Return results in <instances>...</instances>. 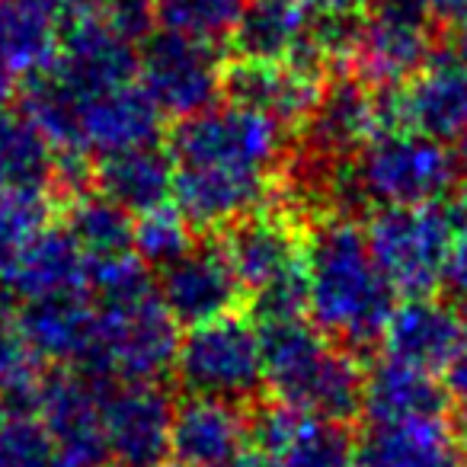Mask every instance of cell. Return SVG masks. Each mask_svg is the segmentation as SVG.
Listing matches in <instances>:
<instances>
[{
  "label": "cell",
  "instance_id": "obj_18",
  "mask_svg": "<svg viewBox=\"0 0 467 467\" xmlns=\"http://www.w3.org/2000/svg\"><path fill=\"white\" fill-rule=\"evenodd\" d=\"M161 109L150 103L141 84L103 93L90 103L78 106L71 119V148L67 154H122V150L157 144L161 135Z\"/></svg>",
  "mask_w": 467,
  "mask_h": 467
},
{
  "label": "cell",
  "instance_id": "obj_6",
  "mask_svg": "<svg viewBox=\"0 0 467 467\" xmlns=\"http://www.w3.org/2000/svg\"><path fill=\"white\" fill-rule=\"evenodd\" d=\"M186 397H208L224 403H254L266 388L260 327L247 314L212 320L186 330L173 365Z\"/></svg>",
  "mask_w": 467,
  "mask_h": 467
},
{
  "label": "cell",
  "instance_id": "obj_11",
  "mask_svg": "<svg viewBox=\"0 0 467 467\" xmlns=\"http://www.w3.org/2000/svg\"><path fill=\"white\" fill-rule=\"evenodd\" d=\"M234 58L327 65V14L311 0H250L231 36Z\"/></svg>",
  "mask_w": 467,
  "mask_h": 467
},
{
  "label": "cell",
  "instance_id": "obj_37",
  "mask_svg": "<svg viewBox=\"0 0 467 467\" xmlns=\"http://www.w3.org/2000/svg\"><path fill=\"white\" fill-rule=\"evenodd\" d=\"M422 14L432 23H441L445 29H464L467 26V0H416Z\"/></svg>",
  "mask_w": 467,
  "mask_h": 467
},
{
  "label": "cell",
  "instance_id": "obj_24",
  "mask_svg": "<svg viewBox=\"0 0 467 467\" xmlns=\"http://www.w3.org/2000/svg\"><path fill=\"white\" fill-rule=\"evenodd\" d=\"M358 467H464V448L445 416L368 426L358 439Z\"/></svg>",
  "mask_w": 467,
  "mask_h": 467
},
{
  "label": "cell",
  "instance_id": "obj_13",
  "mask_svg": "<svg viewBox=\"0 0 467 467\" xmlns=\"http://www.w3.org/2000/svg\"><path fill=\"white\" fill-rule=\"evenodd\" d=\"M109 384L87 378L84 371L58 368L46 375L39 388V420L52 432L58 445L61 464L74 467H106V429H103V400Z\"/></svg>",
  "mask_w": 467,
  "mask_h": 467
},
{
  "label": "cell",
  "instance_id": "obj_7",
  "mask_svg": "<svg viewBox=\"0 0 467 467\" xmlns=\"http://www.w3.org/2000/svg\"><path fill=\"white\" fill-rule=\"evenodd\" d=\"M451 234V208L445 205L378 208L365 227L378 266L403 298H422L441 288Z\"/></svg>",
  "mask_w": 467,
  "mask_h": 467
},
{
  "label": "cell",
  "instance_id": "obj_25",
  "mask_svg": "<svg viewBox=\"0 0 467 467\" xmlns=\"http://www.w3.org/2000/svg\"><path fill=\"white\" fill-rule=\"evenodd\" d=\"M173 157L157 144L99 157V163L93 167L97 195L109 199L131 218L173 205Z\"/></svg>",
  "mask_w": 467,
  "mask_h": 467
},
{
  "label": "cell",
  "instance_id": "obj_4",
  "mask_svg": "<svg viewBox=\"0 0 467 467\" xmlns=\"http://www.w3.org/2000/svg\"><path fill=\"white\" fill-rule=\"evenodd\" d=\"M458 182V157L448 144L413 129H384L343 167V202L375 212L441 205Z\"/></svg>",
  "mask_w": 467,
  "mask_h": 467
},
{
  "label": "cell",
  "instance_id": "obj_40",
  "mask_svg": "<svg viewBox=\"0 0 467 467\" xmlns=\"http://www.w3.org/2000/svg\"><path fill=\"white\" fill-rule=\"evenodd\" d=\"M227 467H282V461L275 458V454L263 451V448L250 445L247 451H241V454H237V458H234Z\"/></svg>",
  "mask_w": 467,
  "mask_h": 467
},
{
  "label": "cell",
  "instance_id": "obj_46",
  "mask_svg": "<svg viewBox=\"0 0 467 467\" xmlns=\"http://www.w3.org/2000/svg\"><path fill=\"white\" fill-rule=\"evenodd\" d=\"M163 467H180V464H163Z\"/></svg>",
  "mask_w": 467,
  "mask_h": 467
},
{
  "label": "cell",
  "instance_id": "obj_27",
  "mask_svg": "<svg viewBox=\"0 0 467 467\" xmlns=\"http://www.w3.org/2000/svg\"><path fill=\"white\" fill-rule=\"evenodd\" d=\"M61 7L46 0H0V61L20 78H36L61 46Z\"/></svg>",
  "mask_w": 467,
  "mask_h": 467
},
{
  "label": "cell",
  "instance_id": "obj_17",
  "mask_svg": "<svg viewBox=\"0 0 467 467\" xmlns=\"http://www.w3.org/2000/svg\"><path fill=\"white\" fill-rule=\"evenodd\" d=\"M467 343V314L451 298H403L381 337L384 356L445 378Z\"/></svg>",
  "mask_w": 467,
  "mask_h": 467
},
{
  "label": "cell",
  "instance_id": "obj_22",
  "mask_svg": "<svg viewBox=\"0 0 467 467\" xmlns=\"http://www.w3.org/2000/svg\"><path fill=\"white\" fill-rule=\"evenodd\" d=\"M0 285L20 305L87 292V256L65 224H52L0 273Z\"/></svg>",
  "mask_w": 467,
  "mask_h": 467
},
{
  "label": "cell",
  "instance_id": "obj_15",
  "mask_svg": "<svg viewBox=\"0 0 467 467\" xmlns=\"http://www.w3.org/2000/svg\"><path fill=\"white\" fill-rule=\"evenodd\" d=\"M221 254L247 301L305 275V241L292 221L275 212H256L227 227Z\"/></svg>",
  "mask_w": 467,
  "mask_h": 467
},
{
  "label": "cell",
  "instance_id": "obj_45",
  "mask_svg": "<svg viewBox=\"0 0 467 467\" xmlns=\"http://www.w3.org/2000/svg\"><path fill=\"white\" fill-rule=\"evenodd\" d=\"M46 4H58V0H46ZM58 7H61V4H58Z\"/></svg>",
  "mask_w": 467,
  "mask_h": 467
},
{
  "label": "cell",
  "instance_id": "obj_43",
  "mask_svg": "<svg viewBox=\"0 0 467 467\" xmlns=\"http://www.w3.org/2000/svg\"><path fill=\"white\" fill-rule=\"evenodd\" d=\"M454 157H458V170H461V180H467V135L458 141L454 148Z\"/></svg>",
  "mask_w": 467,
  "mask_h": 467
},
{
  "label": "cell",
  "instance_id": "obj_33",
  "mask_svg": "<svg viewBox=\"0 0 467 467\" xmlns=\"http://www.w3.org/2000/svg\"><path fill=\"white\" fill-rule=\"evenodd\" d=\"M192 247V227L176 212V205H163L135 218V254L157 273L186 256Z\"/></svg>",
  "mask_w": 467,
  "mask_h": 467
},
{
  "label": "cell",
  "instance_id": "obj_2",
  "mask_svg": "<svg viewBox=\"0 0 467 467\" xmlns=\"http://www.w3.org/2000/svg\"><path fill=\"white\" fill-rule=\"evenodd\" d=\"M305 288L307 320L349 352L381 343L400 305L365 231L349 218H327L307 234Z\"/></svg>",
  "mask_w": 467,
  "mask_h": 467
},
{
  "label": "cell",
  "instance_id": "obj_20",
  "mask_svg": "<svg viewBox=\"0 0 467 467\" xmlns=\"http://www.w3.org/2000/svg\"><path fill=\"white\" fill-rule=\"evenodd\" d=\"M247 448L250 410L208 397L176 403L170 458L180 467H227Z\"/></svg>",
  "mask_w": 467,
  "mask_h": 467
},
{
  "label": "cell",
  "instance_id": "obj_36",
  "mask_svg": "<svg viewBox=\"0 0 467 467\" xmlns=\"http://www.w3.org/2000/svg\"><path fill=\"white\" fill-rule=\"evenodd\" d=\"M451 221H454L451 254H448L445 282H441V288H445L448 298H451L454 305H467V195L464 199H454Z\"/></svg>",
  "mask_w": 467,
  "mask_h": 467
},
{
  "label": "cell",
  "instance_id": "obj_23",
  "mask_svg": "<svg viewBox=\"0 0 467 467\" xmlns=\"http://www.w3.org/2000/svg\"><path fill=\"white\" fill-rule=\"evenodd\" d=\"M448 400H451V390L445 378L394 362L388 356L365 371L362 416L368 420V426L445 416Z\"/></svg>",
  "mask_w": 467,
  "mask_h": 467
},
{
  "label": "cell",
  "instance_id": "obj_38",
  "mask_svg": "<svg viewBox=\"0 0 467 467\" xmlns=\"http://www.w3.org/2000/svg\"><path fill=\"white\" fill-rule=\"evenodd\" d=\"M311 4L330 16H362L375 0H311Z\"/></svg>",
  "mask_w": 467,
  "mask_h": 467
},
{
  "label": "cell",
  "instance_id": "obj_9",
  "mask_svg": "<svg viewBox=\"0 0 467 467\" xmlns=\"http://www.w3.org/2000/svg\"><path fill=\"white\" fill-rule=\"evenodd\" d=\"M224 67L214 42L161 29L141 42L138 84L161 116L189 119L218 103L224 93Z\"/></svg>",
  "mask_w": 467,
  "mask_h": 467
},
{
  "label": "cell",
  "instance_id": "obj_41",
  "mask_svg": "<svg viewBox=\"0 0 467 467\" xmlns=\"http://www.w3.org/2000/svg\"><path fill=\"white\" fill-rule=\"evenodd\" d=\"M20 90V74L10 71L4 61H0V109H10V99Z\"/></svg>",
  "mask_w": 467,
  "mask_h": 467
},
{
  "label": "cell",
  "instance_id": "obj_30",
  "mask_svg": "<svg viewBox=\"0 0 467 467\" xmlns=\"http://www.w3.org/2000/svg\"><path fill=\"white\" fill-rule=\"evenodd\" d=\"M42 381V358L14 317H0V394L10 400L14 413H26V400L36 407Z\"/></svg>",
  "mask_w": 467,
  "mask_h": 467
},
{
  "label": "cell",
  "instance_id": "obj_26",
  "mask_svg": "<svg viewBox=\"0 0 467 467\" xmlns=\"http://www.w3.org/2000/svg\"><path fill=\"white\" fill-rule=\"evenodd\" d=\"M58 148L26 109H0V189L48 195L58 189Z\"/></svg>",
  "mask_w": 467,
  "mask_h": 467
},
{
  "label": "cell",
  "instance_id": "obj_14",
  "mask_svg": "<svg viewBox=\"0 0 467 467\" xmlns=\"http://www.w3.org/2000/svg\"><path fill=\"white\" fill-rule=\"evenodd\" d=\"M176 403L161 384H112L103 400L109 464L163 467L170 458Z\"/></svg>",
  "mask_w": 467,
  "mask_h": 467
},
{
  "label": "cell",
  "instance_id": "obj_29",
  "mask_svg": "<svg viewBox=\"0 0 467 467\" xmlns=\"http://www.w3.org/2000/svg\"><path fill=\"white\" fill-rule=\"evenodd\" d=\"M250 0H154L157 23L170 33L214 42L231 39Z\"/></svg>",
  "mask_w": 467,
  "mask_h": 467
},
{
  "label": "cell",
  "instance_id": "obj_35",
  "mask_svg": "<svg viewBox=\"0 0 467 467\" xmlns=\"http://www.w3.org/2000/svg\"><path fill=\"white\" fill-rule=\"evenodd\" d=\"M58 445L33 413H14L0 426V467H58Z\"/></svg>",
  "mask_w": 467,
  "mask_h": 467
},
{
  "label": "cell",
  "instance_id": "obj_1",
  "mask_svg": "<svg viewBox=\"0 0 467 467\" xmlns=\"http://www.w3.org/2000/svg\"><path fill=\"white\" fill-rule=\"evenodd\" d=\"M173 205L192 231L221 227L263 212L275 173L285 163V129L241 103L180 119L170 131Z\"/></svg>",
  "mask_w": 467,
  "mask_h": 467
},
{
  "label": "cell",
  "instance_id": "obj_21",
  "mask_svg": "<svg viewBox=\"0 0 467 467\" xmlns=\"http://www.w3.org/2000/svg\"><path fill=\"white\" fill-rule=\"evenodd\" d=\"M16 327L42 362H55L61 368H84L97 346V307L90 295H55L20 305Z\"/></svg>",
  "mask_w": 467,
  "mask_h": 467
},
{
  "label": "cell",
  "instance_id": "obj_10",
  "mask_svg": "<svg viewBox=\"0 0 467 467\" xmlns=\"http://www.w3.org/2000/svg\"><path fill=\"white\" fill-rule=\"evenodd\" d=\"M381 93L384 129H413L441 144L467 135V61L435 55L413 80Z\"/></svg>",
  "mask_w": 467,
  "mask_h": 467
},
{
  "label": "cell",
  "instance_id": "obj_44",
  "mask_svg": "<svg viewBox=\"0 0 467 467\" xmlns=\"http://www.w3.org/2000/svg\"><path fill=\"white\" fill-rule=\"evenodd\" d=\"M10 416H14V407H10V400H7V397L0 394V426H4V422H7Z\"/></svg>",
  "mask_w": 467,
  "mask_h": 467
},
{
  "label": "cell",
  "instance_id": "obj_12",
  "mask_svg": "<svg viewBox=\"0 0 467 467\" xmlns=\"http://www.w3.org/2000/svg\"><path fill=\"white\" fill-rule=\"evenodd\" d=\"M381 131V93L352 74L324 84L311 116L301 122L305 154L327 167L356 161Z\"/></svg>",
  "mask_w": 467,
  "mask_h": 467
},
{
  "label": "cell",
  "instance_id": "obj_19",
  "mask_svg": "<svg viewBox=\"0 0 467 467\" xmlns=\"http://www.w3.org/2000/svg\"><path fill=\"white\" fill-rule=\"evenodd\" d=\"M324 80L320 71L292 61H250L234 58L224 67V93L231 103L250 106L273 122L301 125L311 116Z\"/></svg>",
  "mask_w": 467,
  "mask_h": 467
},
{
  "label": "cell",
  "instance_id": "obj_16",
  "mask_svg": "<svg viewBox=\"0 0 467 467\" xmlns=\"http://www.w3.org/2000/svg\"><path fill=\"white\" fill-rule=\"evenodd\" d=\"M157 292L170 317L186 330L241 314V305H247V295L227 266L221 244H195L186 256L161 269Z\"/></svg>",
  "mask_w": 467,
  "mask_h": 467
},
{
  "label": "cell",
  "instance_id": "obj_28",
  "mask_svg": "<svg viewBox=\"0 0 467 467\" xmlns=\"http://www.w3.org/2000/svg\"><path fill=\"white\" fill-rule=\"evenodd\" d=\"M65 227L87 260H106L135 250V218L103 195L87 192L71 199Z\"/></svg>",
  "mask_w": 467,
  "mask_h": 467
},
{
  "label": "cell",
  "instance_id": "obj_5",
  "mask_svg": "<svg viewBox=\"0 0 467 467\" xmlns=\"http://www.w3.org/2000/svg\"><path fill=\"white\" fill-rule=\"evenodd\" d=\"M97 307V346L87 358V378L99 384H161L176 365L180 324L163 307L161 292Z\"/></svg>",
  "mask_w": 467,
  "mask_h": 467
},
{
  "label": "cell",
  "instance_id": "obj_42",
  "mask_svg": "<svg viewBox=\"0 0 467 467\" xmlns=\"http://www.w3.org/2000/svg\"><path fill=\"white\" fill-rule=\"evenodd\" d=\"M451 426H454V435H458L461 448H464V458H467V400H461L458 420H454Z\"/></svg>",
  "mask_w": 467,
  "mask_h": 467
},
{
  "label": "cell",
  "instance_id": "obj_34",
  "mask_svg": "<svg viewBox=\"0 0 467 467\" xmlns=\"http://www.w3.org/2000/svg\"><path fill=\"white\" fill-rule=\"evenodd\" d=\"M67 20H97L129 42H144L154 33V0H58Z\"/></svg>",
  "mask_w": 467,
  "mask_h": 467
},
{
  "label": "cell",
  "instance_id": "obj_8",
  "mask_svg": "<svg viewBox=\"0 0 467 467\" xmlns=\"http://www.w3.org/2000/svg\"><path fill=\"white\" fill-rule=\"evenodd\" d=\"M432 20L416 0H375L356 20L349 74L371 90H397L432 61Z\"/></svg>",
  "mask_w": 467,
  "mask_h": 467
},
{
  "label": "cell",
  "instance_id": "obj_31",
  "mask_svg": "<svg viewBox=\"0 0 467 467\" xmlns=\"http://www.w3.org/2000/svg\"><path fill=\"white\" fill-rule=\"evenodd\" d=\"M52 218V202L46 192H16L0 189V273L39 237Z\"/></svg>",
  "mask_w": 467,
  "mask_h": 467
},
{
  "label": "cell",
  "instance_id": "obj_39",
  "mask_svg": "<svg viewBox=\"0 0 467 467\" xmlns=\"http://www.w3.org/2000/svg\"><path fill=\"white\" fill-rule=\"evenodd\" d=\"M445 384H448V390H451L454 397L467 400V343H464V349H461V356L454 358L451 368L445 371Z\"/></svg>",
  "mask_w": 467,
  "mask_h": 467
},
{
  "label": "cell",
  "instance_id": "obj_3",
  "mask_svg": "<svg viewBox=\"0 0 467 467\" xmlns=\"http://www.w3.org/2000/svg\"><path fill=\"white\" fill-rule=\"evenodd\" d=\"M260 339L266 388L279 403L343 426L362 413L365 371L356 352L324 337L307 317L263 324Z\"/></svg>",
  "mask_w": 467,
  "mask_h": 467
},
{
  "label": "cell",
  "instance_id": "obj_32",
  "mask_svg": "<svg viewBox=\"0 0 467 467\" xmlns=\"http://www.w3.org/2000/svg\"><path fill=\"white\" fill-rule=\"evenodd\" d=\"M279 461L282 467H358V441L343 422L314 416Z\"/></svg>",
  "mask_w": 467,
  "mask_h": 467
}]
</instances>
